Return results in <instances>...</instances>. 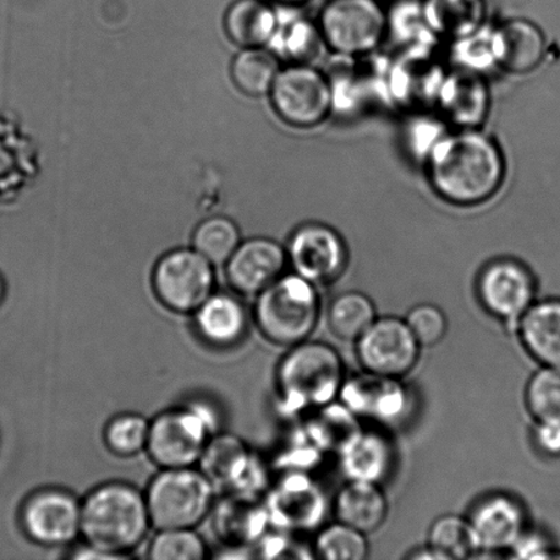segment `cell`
Instances as JSON below:
<instances>
[{
    "instance_id": "obj_1",
    "label": "cell",
    "mask_w": 560,
    "mask_h": 560,
    "mask_svg": "<svg viewBox=\"0 0 560 560\" xmlns=\"http://www.w3.org/2000/svg\"><path fill=\"white\" fill-rule=\"evenodd\" d=\"M424 167L433 194L457 208L487 205L501 194L508 178L506 155L482 128L450 129Z\"/></svg>"
},
{
    "instance_id": "obj_27",
    "label": "cell",
    "mask_w": 560,
    "mask_h": 560,
    "mask_svg": "<svg viewBox=\"0 0 560 560\" xmlns=\"http://www.w3.org/2000/svg\"><path fill=\"white\" fill-rule=\"evenodd\" d=\"M387 512L386 497L373 482L350 481L339 491L335 501V514L339 523L365 535L381 528Z\"/></svg>"
},
{
    "instance_id": "obj_13",
    "label": "cell",
    "mask_w": 560,
    "mask_h": 560,
    "mask_svg": "<svg viewBox=\"0 0 560 560\" xmlns=\"http://www.w3.org/2000/svg\"><path fill=\"white\" fill-rule=\"evenodd\" d=\"M21 524L27 537L44 547H63L81 535V502L63 490H42L26 499Z\"/></svg>"
},
{
    "instance_id": "obj_29",
    "label": "cell",
    "mask_w": 560,
    "mask_h": 560,
    "mask_svg": "<svg viewBox=\"0 0 560 560\" xmlns=\"http://www.w3.org/2000/svg\"><path fill=\"white\" fill-rule=\"evenodd\" d=\"M280 60L266 47L244 48L233 60L234 84L249 96L270 93L280 71Z\"/></svg>"
},
{
    "instance_id": "obj_35",
    "label": "cell",
    "mask_w": 560,
    "mask_h": 560,
    "mask_svg": "<svg viewBox=\"0 0 560 560\" xmlns=\"http://www.w3.org/2000/svg\"><path fill=\"white\" fill-rule=\"evenodd\" d=\"M526 406L537 422H560V370L545 366L530 377Z\"/></svg>"
},
{
    "instance_id": "obj_37",
    "label": "cell",
    "mask_w": 560,
    "mask_h": 560,
    "mask_svg": "<svg viewBox=\"0 0 560 560\" xmlns=\"http://www.w3.org/2000/svg\"><path fill=\"white\" fill-rule=\"evenodd\" d=\"M315 550L318 557L327 560H364L370 546L365 534L338 523L318 534Z\"/></svg>"
},
{
    "instance_id": "obj_34",
    "label": "cell",
    "mask_w": 560,
    "mask_h": 560,
    "mask_svg": "<svg viewBox=\"0 0 560 560\" xmlns=\"http://www.w3.org/2000/svg\"><path fill=\"white\" fill-rule=\"evenodd\" d=\"M241 244L240 230L232 219L215 217L197 226L194 249L213 266L226 265Z\"/></svg>"
},
{
    "instance_id": "obj_32",
    "label": "cell",
    "mask_w": 560,
    "mask_h": 560,
    "mask_svg": "<svg viewBox=\"0 0 560 560\" xmlns=\"http://www.w3.org/2000/svg\"><path fill=\"white\" fill-rule=\"evenodd\" d=\"M430 550L438 559H469L481 551L469 520L446 515L430 530Z\"/></svg>"
},
{
    "instance_id": "obj_39",
    "label": "cell",
    "mask_w": 560,
    "mask_h": 560,
    "mask_svg": "<svg viewBox=\"0 0 560 560\" xmlns=\"http://www.w3.org/2000/svg\"><path fill=\"white\" fill-rule=\"evenodd\" d=\"M493 26L486 24L471 35L453 42L452 58L454 68L485 74L488 69H497L492 48Z\"/></svg>"
},
{
    "instance_id": "obj_6",
    "label": "cell",
    "mask_w": 560,
    "mask_h": 560,
    "mask_svg": "<svg viewBox=\"0 0 560 560\" xmlns=\"http://www.w3.org/2000/svg\"><path fill=\"white\" fill-rule=\"evenodd\" d=\"M213 487L194 468L163 469L145 492L151 523L162 529H194L210 514Z\"/></svg>"
},
{
    "instance_id": "obj_25",
    "label": "cell",
    "mask_w": 560,
    "mask_h": 560,
    "mask_svg": "<svg viewBox=\"0 0 560 560\" xmlns=\"http://www.w3.org/2000/svg\"><path fill=\"white\" fill-rule=\"evenodd\" d=\"M422 11L431 35L450 43L487 24L486 0H422Z\"/></svg>"
},
{
    "instance_id": "obj_4",
    "label": "cell",
    "mask_w": 560,
    "mask_h": 560,
    "mask_svg": "<svg viewBox=\"0 0 560 560\" xmlns=\"http://www.w3.org/2000/svg\"><path fill=\"white\" fill-rule=\"evenodd\" d=\"M320 317L316 284L300 276H283L257 295V327L270 342L293 346L305 342Z\"/></svg>"
},
{
    "instance_id": "obj_15",
    "label": "cell",
    "mask_w": 560,
    "mask_h": 560,
    "mask_svg": "<svg viewBox=\"0 0 560 560\" xmlns=\"http://www.w3.org/2000/svg\"><path fill=\"white\" fill-rule=\"evenodd\" d=\"M491 107L492 93L485 74L457 68L447 70L435 108L450 128H482Z\"/></svg>"
},
{
    "instance_id": "obj_31",
    "label": "cell",
    "mask_w": 560,
    "mask_h": 560,
    "mask_svg": "<svg viewBox=\"0 0 560 560\" xmlns=\"http://www.w3.org/2000/svg\"><path fill=\"white\" fill-rule=\"evenodd\" d=\"M375 320V305L359 291L340 294L329 305L328 326L339 339H359Z\"/></svg>"
},
{
    "instance_id": "obj_24",
    "label": "cell",
    "mask_w": 560,
    "mask_h": 560,
    "mask_svg": "<svg viewBox=\"0 0 560 560\" xmlns=\"http://www.w3.org/2000/svg\"><path fill=\"white\" fill-rule=\"evenodd\" d=\"M517 327L528 353L542 366L560 370V300L532 305Z\"/></svg>"
},
{
    "instance_id": "obj_21",
    "label": "cell",
    "mask_w": 560,
    "mask_h": 560,
    "mask_svg": "<svg viewBox=\"0 0 560 560\" xmlns=\"http://www.w3.org/2000/svg\"><path fill=\"white\" fill-rule=\"evenodd\" d=\"M446 73L432 62L430 55L413 47L389 70L388 91L398 103L416 108V113L424 112L427 106L435 107Z\"/></svg>"
},
{
    "instance_id": "obj_12",
    "label": "cell",
    "mask_w": 560,
    "mask_h": 560,
    "mask_svg": "<svg viewBox=\"0 0 560 560\" xmlns=\"http://www.w3.org/2000/svg\"><path fill=\"white\" fill-rule=\"evenodd\" d=\"M477 294L492 316L518 324L535 304L536 280L524 262L503 257L482 268L477 279Z\"/></svg>"
},
{
    "instance_id": "obj_26",
    "label": "cell",
    "mask_w": 560,
    "mask_h": 560,
    "mask_svg": "<svg viewBox=\"0 0 560 560\" xmlns=\"http://www.w3.org/2000/svg\"><path fill=\"white\" fill-rule=\"evenodd\" d=\"M340 468L350 481L378 485L393 468L392 444L378 433L360 432L339 454Z\"/></svg>"
},
{
    "instance_id": "obj_14",
    "label": "cell",
    "mask_w": 560,
    "mask_h": 560,
    "mask_svg": "<svg viewBox=\"0 0 560 560\" xmlns=\"http://www.w3.org/2000/svg\"><path fill=\"white\" fill-rule=\"evenodd\" d=\"M201 471L215 486L229 488L237 497L254 495L266 482L262 466L238 438L210 439L200 459Z\"/></svg>"
},
{
    "instance_id": "obj_23",
    "label": "cell",
    "mask_w": 560,
    "mask_h": 560,
    "mask_svg": "<svg viewBox=\"0 0 560 560\" xmlns=\"http://www.w3.org/2000/svg\"><path fill=\"white\" fill-rule=\"evenodd\" d=\"M299 9L282 8L278 11V25L271 38L270 49L279 60L291 63H315L324 44L317 21L296 13Z\"/></svg>"
},
{
    "instance_id": "obj_9",
    "label": "cell",
    "mask_w": 560,
    "mask_h": 560,
    "mask_svg": "<svg viewBox=\"0 0 560 560\" xmlns=\"http://www.w3.org/2000/svg\"><path fill=\"white\" fill-rule=\"evenodd\" d=\"M153 291L168 311L195 313L213 294V265L196 249H175L158 261Z\"/></svg>"
},
{
    "instance_id": "obj_11",
    "label": "cell",
    "mask_w": 560,
    "mask_h": 560,
    "mask_svg": "<svg viewBox=\"0 0 560 560\" xmlns=\"http://www.w3.org/2000/svg\"><path fill=\"white\" fill-rule=\"evenodd\" d=\"M408 323L395 317L376 318L357 339V355L366 372L399 378L413 370L420 355Z\"/></svg>"
},
{
    "instance_id": "obj_42",
    "label": "cell",
    "mask_w": 560,
    "mask_h": 560,
    "mask_svg": "<svg viewBox=\"0 0 560 560\" xmlns=\"http://www.w3.org/2000/svg\"><path fill=\"white\" fill-rule=\"evenodd\" d=\"M535 442L540 452L560 457V422H539L535 431Z\"/></svg>"
},
{
    "instance_id": "obj_44",
    "label": "cell",
    "mask_w": 560,
    "mask_h": 560,
    "mask_svg": "<svg viewBox=\"0 0 560 560\" xmlns=\"http://www.w3.org/2000/svg\"><path fill=\"white\" fill-rule=\"evenodd\" d=\"M3 296H4V283H3L2 278H0V302H2Z\"/></svg>"
},
{
    "instance_id": "obj_18",
    "label": "cell",
    "mask_w": 560,
    "mask_h": 560,
    "mask_svg": "<svg viewBox=\"0 0 560 560\" xmlns=\"http://www.w3.org/2000/svg\"><path fill=\"white\" fill-rule=\"evenodd\" d=\"M326 512L320 488L304 474L284 477L268 503V518L284 529H313Z\"/></svg>"
},
{
    "instance_id": "obj_19",
    "label": "cell",
    "mask_w": 560,
    "mask_h": 560,
    "mask_svg": "<svg viewBox=\"0 0 560 560\" xmlns=\"http://www.w3.org/2000/svg\"><path fill=\"white\" fill-rule=\"evenodd\" d=\"M469 523L481 551L513 550L525 534V510L512 497H488L476 504Z\"/></svg>"
},
{
    "instance_id": "obj_40",
    "label": "cell",
    "mask_w": 560,
    "mask_h": 560,
    "mask_svg": "<svg viewBox=\"0 0 560 560\" xmlns=\"http://www.w3.org/2000/svg\"><path fill=\"white\" fill-rule=\"evenodd\" d=\"M450 130V126L439 117L416 113L415 118L405 128V144L410 156L419 159L422 163L430 155L433 147L438 144Z\"/></svg>"
},
{
    "instance_id": "obj_7",
    "label": "cell",
    "mask_w": 560,
    "mask_h": 560,
    "mask_svg": "<svg viewBox=\"0 0 560 560\" xmlns=\"http://www.w3.org/2000/svg\"><path fill=\"white\" fill-rule=\"evenodd\" d=\"M268 95L273 112L294 129L318 128L334 113L331 80L315 65L291 63L280 69Z\"/></svg>"
},
{
    "instance_id": "obj_20",
    "label": "cell",
    "mask_w": 560,
    "mask_h": 560,
    "mask_svg": "<svg viewBox=\"0 0 560 560\" xmlns=\"http://www.w3.org/2000/svg\"><path fill=\"white\" fill-rule=\"evenodd\" d=\"M343 405L355 416L370 417L382 422L402 419L409 399L398 378L368 375L343 383L340 389Z\"/></svg>"
},
{
    "instance_id": "obj_5",
    "label": "cell",
    "mask_w": 560,
    "mask_h": 560,
    "mask_svg": "<svg viewBox=\"0 0 560 560\" xmlns=\"http://www.w3.org/2000/svg\"><path fill=\"white\" fill-rule=\"evenodd\" d=\"M317 25L328 51L342 59H362L386 40L388 13L378 0H328Z\"/></svg>"
},
{
    "instance_id": "obj_36",
    "label": "cell",
    "mask_w": 560,
    "mask_h": 560,
    "mask_svg": "<svg viewBox=\"0 0 560 560\" xmlns=\"http://www.w3.org/2000/svg\"><path fill=\"white\" fill-rule=\"evenodd\" d=\"M151 422L140 415H120L108 422L104 431L109 452L118 457H135L147 450Z\"/></svg>"
},
{
    "instance_id": "obj_10",
    "label": "cell",
    "mask_w": 560,
    "mask_h": 560,
    "mask_svg": "<svg viewBox=\"0 0 560 560\" xmlns=\"http://www.w3.org/2000/svg\"><path fill=\"white\" fill-rule=\"evenodd\" d=\"M285 250L296 276L316 285L342 277L349 262L342 235L322 222H306L296 228Z\"/></svg>"
},
{
    "instance_id": "obj_43",
    "label": "cell",
    "mask_w": 560,
    "mask_h": 560,
    "mask_svg": "<svg viewBox=\"0 0 560 560\" xmlns=\"http://www.w3.org/2000/svg\"><path fill=\"white\" fill-rule=\"evenodd\" d=\"M273 3L280 5V8L301 9L311 2V0H272Z\"/></svg>"
},
{
    "instance_id": "obj_28",
    "label": "cell",
    "mask_w": 560,
    "mask_h": 560,
    "mask_svg": "<svg viewBox=\"0 0 560 560\" xmlns=\"http://www.w3.org/2000/svg\"><path fill=\"white\" fill-rule=\"evenodd\" d=\"M278 25V10L266 0H237L228 10L224 27L243 48L266 47Z\"/></svg>"
},
{
    "instance_id": "obj_22",
    "label": "cell",
    "mask_w": 560,
    "mask_h": 560,
    "mask_svg": "<svg viewBox=\"0 0 560 560\" xmlns=\"http://www.w3.org/2000/svg\"><path fill=\"white\" fill-rule=\"evenodd\" d=\"M197 334L215 348H232L244 339L248 329V312L237 296L213 293L195 312Z\"/></svg>"
},
{
    "instance_id": "obj_38",
    "label": "cell",
    "mask_w": 560,
    "mask_h": 560,
    "mask_svg": "<svg viewBox=\"0 0 560 560\" xmlns=\"http://www.w3.org/2000/svg\"><path fill=\"white\" fill-rule=\"evenodd\" d=\"M148 557L153 560H202L207 547L194 529H162L152 540Z\"/></svg>"
},
{
    "instance_id": "obj_3",
    "label": "cell",
    "mask_w": 560,
    "mask_h": 560,
    "mask_svg": "<svg viewBox=\"0 0 560 560\" xmlns=\"http://www.w3.org/2000/svg\"><path fill=\"white\" fill-rule=\"evenodd\" d=\"M277 381L284 408H322L334 402L342 389V360L331 346L305 340L280 362Z\"/></svg>"
},
{
    "instance_id": "obj_8",
    "label": "cell",
    "mask_w": 560,
    "mask_h": 560,
    "mask_svg": "<svg viewBox=\"0 0 560 560\" xmlns=\"http://www.w3.org/2000/svg\"><path fill=\"white\" fill-rule=\"evenodd\" d=\"M215 422L211 410L201 405L163 411L150 424L147 453L163 469L194 468Z\"/></svg>"
},
{
    "instance_id": "obj_33",
    "label": "cell",
    "mask_w": 560,
    "mask_h": 560,
    "mask_svg": "<svg viewBox=\"0 0 560 560\" xmlns=\"http://www.w3.org/2000/svg\"><path fill=\"white\" fill-rule=\"evenodd\" d=\"M217 515V530L223 540L243 545L259 536L268 518L267 512L250 506L246 498L237 497L221 504Z\"/></svg>"
},
{
    "instance_id": "obj_41",
    "label": "cell",
    "mask_w": 560,
    "mask_h": 560,
    "mask_svg": "<svg viewBox=\"0 0 560 560\" xmlns=\"http://www.w3.org/2000/svg\"><path fill=\"white\" fill-rule=\"evenodd\" d=\"M405 322L420 346H435L447 332V318L438 306H415Z\"/></svg>"
},
{
    "instance_id": "obj_17",
    "label": "cell",
    "mask_w": 560,
    "mask_h": 560,
    "mask_svg": "<svg viewBox=\"0 0 560 560\" xmlns=\"http://www.w3.org/2000/svg\"><path fill=\"white\" fill-rule=\"evenodd\" d=\"M492 48L497 69L512 75H526L540 68L547 54V40L535 22L510 19L493 26Z\"/></svg>"
},
{
    "instance_id": "obj_30",
    "label": "cell",
    "mask_w": 560,
    "mask_h": 560,
    "mask_svg": "<svg viewBox=\"0 0 560 560\" xmlns=\"http://www.w3.org/2000/svg\"><path fill=\"white\" fill-rule=\"evenodd\" d=\"M318 409L320 410L307 428V435L320 452L340 454L361 432L355 415L348 406L334 402Z\"/></svg>"
},
{
    "instance_id": "obj_2",
    "label": "cell",
    "mask_w": 560,
    "mask_h": 560,
    "mask_svg": "<svg viewBox=\"0 0 560 560\" xmlns=\"http://www.w3.org/2000/svg\"><path fill=\"white\" fill-rule=\"evenodd\" d=\"M145 493L126 482H107L81 503V535L106 559L128 558L150 530Z\"/></svg>"
},
{
    "instance_id": "obj_16",
    "label": "cell",
    "mask_w": 560,
    "mask_h": 560,
    "mask_svg": "<svg viewBox=\"0 0 560 560\" xmlns=\"http://www.w3.org/2000/svg\"><path fill=\"white\" fill-rule=\"evenodd\" d=\"M288 250L276 240L257 237L241 243L226 262L230 285L240 295H259L283 277Z\"/></svg>"
}]
</instances>
